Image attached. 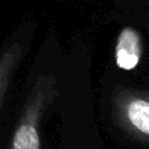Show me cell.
<instances>
[{"label":"cell","instance_id":"1","mask_svg":"<svg viewBox=\"0 0 149 149\" xmlns=\"http://www.w3.org/2000/svg\"><path fill=\"white\" fill-rule=\"evenodd\" d=\"M107 112L123 143L149 149V88L115 84L107 97Z\"/></svg>","mask_w":149,"mask_h":149},{"label":"cell","instance_id":"2","mask_svg":"<svg viewBox=\"0 0 149 149\" xmlns=\"http://www.w3.org/2000/svg\"><path fill=\"white\" fill-rule=\"evenodd\" d=\"M57 97L56 77L40 76L27 99V104L15 128L10 149H41V121L43 114Z\"/></svg>","mask_w":149,"mask_h":149},{"label":"cell","instance_id":"3","mask_svg":"<svg viewBox=\"0 0 149 149\" xmlns=\"http://www.w3.org/2000/svg\"><path fill=\"white\" fill-rule=\"evenodd\" d=\"M142 55V44L139 31L133 27H125L118 38L114 50L115 63L120 69H134Z\"/></svg>","mask_w":149,"mask_h":149},{"label":"cell","instance_id":"4","mask_svg":"<svg viewBox=\"0 0 149 149\" xmlns=\"http://www.w3.org/2000/svg\"><path fill=\"white\" fill-rule=\"evenodd\" d=\"M24 51V42L21 38L13 40L0 55V105L5 97L9 79L17 68Z\"/></svg>","mask_w":149,"mask_h":149}]
</instances>
